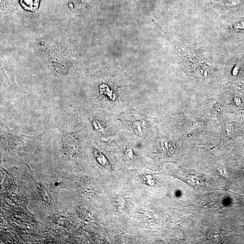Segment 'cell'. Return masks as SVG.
Masks as SVG:
<instances>
[{"label": "cell", "instance_id": "cell-1", "mask_svg": "<svg viewBox=\"0 0 244 244\" xmlns=\"http://www.w3.org/2000/svg\"><path fill=\"white\" fill-rule=\"evenodd\" d=\"M40 0H19V3L25 10L35 12L40 5Z\"/></svg>", "mask_w": 244, "mask_h": 244}]
</instances>
